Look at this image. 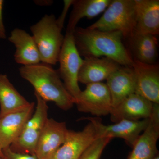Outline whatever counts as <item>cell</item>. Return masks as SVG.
<instances>
[{"mask_svg":"<svg viewBox=\"0 0 159 159\" xmlns=\"http://www.w3.org/2000/svg\"><path fill=\"white\" fill-rule=\"evenodd\" d=\"M122 66L106 57H84L78 75V81L88 84L107 80Z\"/></svg>","mask_w":159,"mask_h":159,"instance_id":"9a60e30c","label":"cell"},{"mask_svg":"<svg viewBox=\"0 0 159 159\" xmlns=\"http://www.w3.org/2000/svg\"><path fill=\"white\" fill-rule=\"evenodd\" d=\"M74 0H65L64 1V6L61 13L58 18L56 19V22L60 28L62 30L64 25L68 11L70 7L73 5Z\"/></svg>","mask_w":159,"mask_h":159,"instance_id":"cb8c5ba5","label":"cell"},{"mask_svg":"<svg viewBox=\"0 0 159 159\" xmlns=\"http://www.w3.org/2000/svg\"><path fill=\"white\" fill-rule=\"evenodd\" d=\"M21 77L30 83L34 93L48 102H54L59 108L67 111L75 104L60 77L57 70L44 63L20 68Z\"/></svg>","mask_w":159,"mask_h":159,"instance_id":"7a4b0ae2","label":"cell"},{"mask_svg":"<svg viewBox=\"0 0 159 159\" xmlns=\"http://www.w3.org/2000/svg\"><path fill=\"white\" fill-rule=\"evenodd\" d=\"M31 103L18 92L7 75L0 74V118L26 108Z\"/></svg>","mask_w":159,"mask_h":159,"instance_id":"ffe728a7","label":"cell"},{"mask_svg":"<svg viewBox=\"0 0 159 159\" xmlns=\"http://www.w3.org/2000/svg\"><path fill=\"white\" fill-rule=\"evenodd\" d=\"M3 159H38L35 155L18 153L11 151L9 147L3 149Z\"/></svg>","mask_w":159,"mask_h":159,"instance_id":"603a6c76","label":"cell"},{"mask_svg":"<svg viewBox=\"0 0 159 159\" xmlns=\"http://www.w3.org/2000/svg\"><path fill=\"white\" fill-rule=\"evenodd\" d=\"M111 0H74L66 32L73 33L78 23L86 17L91 19L105 11Z\"/></svg>","mask_w":159,"mask_h":159,"instance_id":"44dd1931","label":"cell"},{"mask_svg":"<svg viewBox=\"0 0 159 159\" xmlns=\"http://www.w3.org/2000/svg\"><path fill=\"white\" fill-rule=\"evenodd\" d=\"M34 3L39 6H50L54 2L51 0H37L34 1Z\"/></svg>","mask_w":159,"mask_h":159,"instance_id":"484cf974","label":"cell"},{"mask_svg":"<svg viewBox=\"0 0 159 159\" xmlns=\"http://www.w3.org/2000/svg\"><path fill=\"white\" fill-rule=\"evenodd\" d=\"M74 42L80 56L108 57L122 66L132 67L134 59L122 43L119 31H103L77 27L73 32Z\"/></svg>","mask_w":159,"mask_h":159,"instance_id":"6da1fadb","label":"cell"},{"mask_svg":"<svg viewBox=\"0 0 159 159\" xmlns=\"http://www.w3.org/2000/svg\"><path fill=\"white\" fill-rule=\"evenodd\" d=\"M4 158V154H3V149L0 145V158L3 159Z\"/></svg>","mask_w":159,"mask_h":159,"instance_id":"4316f807","label":"cell"},{"mask_svg":"<svg viewBox=\"0 0 159 159\" xmlns=\"http://www.w3.org/2000/svg\"><path fill=\"white\" fill-rule=\"evenodd\" d=\"M99 138L97 129L91 122L80 131L68 129L64 142L53 159H79L85 151Z\"/></svg>","mask_w":159,"mask_h":159,"instance_id":"9c48e42d","label":"cell"},{"mask_svg":"<svg viewBox=\"0 0 159 159\" xmlns=\"http://www.w3.org/2000/svg\"><path fill=\"white\" fill-rule=\"evenodd\" d=\"M0 159H1V158H0Z\"/></svg>","mask_w":159,"mask_h":159,"instance_id":"f1b7e54d","label":"cell"},{"mask_svg":"<svg viewBox=\"0 0 159 159\" xmlns=\"http://www.w3.org/2000/svg\"><path fill=\"white\" fill-rule=\"evenodd\" d=\"M75 104L79 111L97 117L109 115L113 108L110 93L106 84L102 82L87 84Z\"/></svg>","mask_w":159,"mask_h":159,"instance_id":"52a82bcc","label":"cell"},{"mask_svg":"<svg viewBox=\"0 0 159 159\" xmlns=\"http://www.w3.org/2000/svg\"><path fill=\"white\" fill-rule=\"evenodd\" d=\"M136 27L134 0H111L104 13L88 28L103 31H119L128 38Z\"/></svg>","mask_w":159,"mask_h":159,"instance_id":"277c9868","label":"cell"},{"mask_svg":"<svg viewBox=\"0 0 159 159\" xmlns=\"http://www.w3.org/2000/svg\"><path fill=\"white\" fill-rule=\"evenodd\" d=\"M153 103L134 93L112 108L110 114L111 120L116 123L122 120L138 121L148 119L152 113Z\"/></svg>","mask_w":159,"mask_h":159,"instance_id":"4fadbf2b","label":"cell"},{"mask_svg":"<svg viewBox=\"0 0 159 159\" xmlns=\"http://www.w3.org/2000/svg\"><path fill=\"white\" fill-rule=\"evenodd\" d=\"M68 129L65 122L48 118L35 148L37 158L53 159L64 142Z\"/></svg>","mask_w":159,"mask_h":159,"instance_id":"30bf717a","label":"cell"},{"mask_svg":"<svg viewBox=\"0 0 159 159\" xmlns=\"http://www.w3.org/2000/svg\"><path fill=\"white\" fill-rule=\"evenodd\" d=\"M113 108L135 92L136 81L132 67L122 66L107 80Z\"/></svg>","mask_w":159,"mask_h":159,"instance_id":"e0dca14e","label":"cell"},{"mask_svg":"<svg viewBox=\"0 0 159 159\" xmlns=\"http://www.w3.org/2000/svg\"><path fill=\"white\" fill-rule=\"evenodd\" d=\"M34 106L31 102L26 108L0 118V145L3 149L10 147L19 137L34 113Z\"/></svg>","mask_w":159,"mask_h":159,"instance_id":"5bb4252c","label":"cell"},{"mask_svg":"<svg viewBox=\"0 0 159 159\" xmlns=\"http://www.w3.org/2000/svg\"><path fill=\"white\" fill-rule=\"evenodd\" d=\"M135 31L155 35L159 33V0H134Z\"/></svg>","mask_w":159,"mask_h":159,"instance_id":"ac0fdd59","label":"cell"},{"mask_svg":"<svg viewBox=\"0 0 159 159\" xmlns=\"http://www.w3.org/2000/svg\"><path fill=\"white\" fill-rule=\"evenodd\" d=\"M36 99L35 109L17 140L9 148L18 153L35 155V148L46 121L48 119L47 102L34 93Z\"/></svg>","mask_w":159,"mask_h":159,"instance_id":"8992f818","label":"cell"},{"mask_svg":"<svg viewBox=\"0 0 159 159\" xmlns=\"http://www.w3.org/2000/svg\"><path fill=\"white\" fill-rule=\"evenodd\" d=\"M58 62L59 68L57 70L60 77L76 101L81 91L78 84V75L83 59L75 45L73 33L66 32Z\"/></svg>","mask_w":159,"mask_h":159,"instance_id":"5b68a950","label":"cell"},{"mask_svg":"<svg viewBox=\"0 0 159 159\" xmlns=\"http://www.w3.org/2000/svg\"><path fill=\"white\" fill-rule=\"evenodd\" d=\"M135 77V93L152 103L159 104V67L134 60L132 66Z\"/></svg>","mask_w":159,"mask_h":159,"instance_id":"7c38bea8","label":"cell"},{"mask_svg":"<svg viewBox=\"0 0 159 159\" xmlns=\"http://www.w3.org/2000/svg\"><path fill=\"white\" fill-rule=\"evenodd\" d=\"M92 122L97 129L99 138H120L133 147L139 136L147 127L149 118L138 121L122 120L112 125H104L96 117L84 118Z\"/></svg>","mask_w":159,"mask_h":159,"instance_id":"ba28073f","label":"cell"},{"mask_svg":"<svg viewBox=\"0 0 159 159\" xmlns=\"http://www.w3.org/2000/svg\"><path fill=\"white\" fill-rule=\"evenodd\" d=\"M159 138V104L153 103L148 125L133 146L128 159H154L159 154L157 146Z\"/></svg>","mask_w":159,"mask_h":159,"instance_id":"8fae6325","label":"cell"},{"mask_svg":"<svg viewBox=\"0 0 159 159\" xmlns=\"http://www.w3.org/2000/svg\"><path fill=\"white\" fill-rule=\"evenodd\" d=\"M14 45V60L22 66L34 65L41 62L39 51L32 35L23 29L16 28L8 38Z\"/></svg>","mask_w":159,"mask_h":159,"instance_id":"2e32d148","label":"cell"},{"mask_svg":"<svg viewBox=\"0 0 159 159\" xmlns=\"http://www.w3.org/2000/svg\"><path fill=\"white\" fill-rule=\"evenodd\" d=\"M134 60L148 64H154L157 58L158 41L156 36L134 31L128 37Z\"/></svg>","mask_w":159,"mask_h":159,"instance_id":"d6986e66","label":"cell"},{"mask_svg":"<svg viewBox=\"0 0 159 159\" xmlns=\"http://www.w3.org/2000/svg\"><path fill=\"white\" fill-rule=\"evenodd\" d=\"M112 139L101 137L96 140L85 151L79 159H99L104 148Z\"/></svg>","mask_w":159,"mask_h":159,"instance_id":"7402d4cb","label":"cell"},{"mask_svg":"<svg viewBox=\"0 0 159 159\" xmlns=\"http://www.w3.org/2000/svg\"><path fill=\"white\" fill-rule=\"evenodd\" d=\"M4 1L0 0V39H5L6 38V30L3 22L2 11Z\"/></svg>","mask_w":159,"mask_h":159,"instance_id":"d4e9b609","label":"cell"},{"mask_svg":"<svg viewBox=\"0 0 159 159\" xmlns=\"http://www.w3.org/2000/svg\"><path fill=\"white\" fill-rule=\"evenodd\" d=\"M39 51L41 62L51 66L58 62L64 36L54 15L46 14L30 27Z\"/></svg>","mask_w":159,"mask_h":159,"instance_id":"3957f363","label":"cell"},{"mask_svg":"<svg viewBox=\"0 0 159 159\" xmlns=\"http://www.w3.org/2000/svg\"><path fill=\"white\" fill-rule=\"evenodd\" d=\"M154 159H159V154H158L157 155V156L155 157V158Z\"/></svg>","mask_w":159,"mask_h":159,"instance_id":"83f0119b","label":"cell"}]
</instances>
